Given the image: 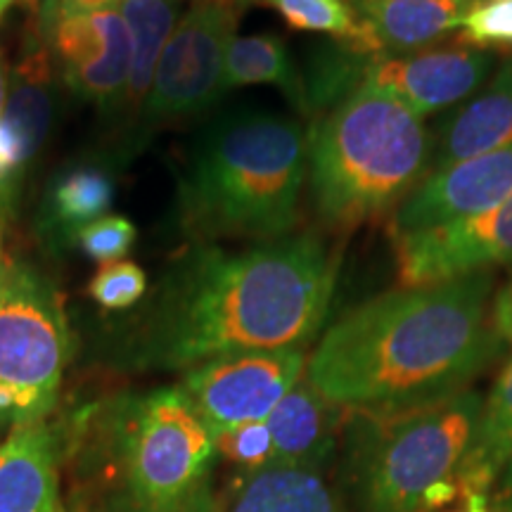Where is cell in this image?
Listing matches in <instances>:
<instances>
[{
    "label": "cell",
    "instance_id": "cell-8",
    "mask_svg": "<svg viewBox=\"0 0 512 512\" xmlns=\"http://www.w3.org/2000/svg\"><path fill=\"white\" fill-rule=\"evenodd\" d=\"M235 29L238 8L223 3H197L178 19L138 112L145 133L152 126L204 114L226 95L223 74Z\"/></svg>",
    "mask_w": 512,
    "mask_h": 512
},
{
    "label": "cell",
    "instance_id": "cell-38",
    "mask_svg": "<svg viewBox=\"0 0 512 512\" xmlns=\"http://www.w3.org/2000/svg\"><path fill=\"white\" fill-rule=\"evenodd\" d=\"M62 512H69V510H64V508H62Z\"/></svg>",
    "mask_w": 512,
    "mask_h": 512
},
{
    "label": "cell",
    "instance_id": "cell-13",
    "mask_svg": "<svg viewBox=\"0 0 512 512\" xmlns=\"http://www.w3.org/2000/svg\"><path fill=\"white\" fill-rule=\"evenodd\" d=\"M512 197V143L430 174L396 207L389 235H406L482 214Z\"/></svg>",
    "mask_w": 512,
    "mask_h": 512
},
{
    "label": "cell",
    "instance_id": "cell-35",
    "mask_svg": "<svg viewBox=\"0 0 512 512\" xmlns=\"http://www.w3.org/2000/svg\"><path fill=\"white\" fill-rule=\"evenodd\" d=\"M15 3H19V0H0V19H3L5 12H8Z\"/></svg>",
    "mask_w": 512,
    "mask_h": 512
},
{
    "label": "cell",
    "instance_id": "cell-24",
    "mask_svg": "<svg viewBox=\"0 0 512 512\" xmlns=\"http://www.w3.org/2000/svg\"><path fill=\"white\" fill-rule=\"evenodd\" d=\"M88 294L105 311H128L145 299L147 275L136 261H112L95 273Z\"/></svg>",
    "mask_w": 512,
    "mask_h": 512
},
{
    "label": "cell",
    "instance_id": "cell-7",
    "mask_svg": "<svg viewBox=\"0 0 512 512\" xmlns=\"http://www.w3.org/2000/svg\"><path fill=\"white\" fill-rule=\"evenodd\" d=\"M72 358L62 294L46 273L10 259L0 278V422L48 420Z\"/></svg>",
    "mask_w": 512,
    "mask_h": 512
},
{
    "label": "cell",
    "instance_id": "cell-31",
    "mask_svg": "<svg viewBox=\"0 0 512 512\" xmlns=\"http://www.w3.org/2000/svg\"><path fill=\"white\" fill-rule=\"evenodd\" d=\"M460 503L448 512H494L491 510L489 491L479 489H460Z\"/></svg>",
    "mask_w": 512,
    "mask_h": 512
},
{
    "label": "cell",
    "instance_id": "cell-5",
    "mask_svg": "<svg viewBox=\"0 0 512 512\" xmlns=\"http://www.w3.org/2000/svg\"><path fill=\"white\" fill-rule=\"evenodd\" d=\"M313 204L332 230H354L396 211L430 176L432 138L394 95L361 86L311 128Z\"/></svg>",
    "mask_w": 512,
    "mask_h": 512
},
{
    "label": "cell",
    "instance_id": "cell-33",
    "mask_svg": "<svg viewBox=\"0 0 512 512\" xmlns=\"http://www.w3.org/2000/svg\"><path fill=\"white\" fill-rule=\"evenodd\" d=\"M8 95H10V76H8V67H5L3 53H0V117H3L5 105H8Z\"/></svg>",
    "mask_w": 512,
    "mask_h": 512
},
{
    "label": "cell",
    "instance_id": "cell-29",
    "mask_svg": "<svg viewBox=\"0 0 512 512\" xmlns=\"http://www.w3.org/2000/svg\"><path fill=\"white\" fill-rule=\"evenodd\" d=\"M121 0H41L36 10V31L53 27L64 17L88 15V12L117 10Z\"/></svg>",
    "mask_w": 512,
    "mask_h": 512
},
{
    "label": "cell",
    "instance_id": "cell-9",
    "mask_svg": "<svg viewBox=\"0 0 512 512\" xmlns=\"http://www.w3.org/2000/svg\"><path fill=\"white\" fill-rule=\"evenodd\" d=\"M306 351L275 349L223 356L185 370L181 392L214 437L261 422L304 380Z\"/></svg>",
    "mask_w": 512,
    "mask_h": 512
},
{
    "label": "cell",
    "instance_id": "cell-37",
    "mask_svg": "<svg viewBox=\"0 0 512 512\" xmlns=\"http://www.w3.org/2000/svg\"><path fill=\"white\" fill-rule=\"evenodd\" d=\"M3 266H5V261H3V233H0V278H3Z\"/></svg>",
    "mask_w": 512,
    "mask_h": 512
},
{
    "label": "cell",
    "instance_id": "cell-11",
    "mask_svg": "<svg viewBox=\"0 0 512 512\" xmlns=\"http://www.w3.org/2000/svg\"><path fill=\"white\" fill-rule=\"evenodd\" d=\"M38 36L69 91L100 110L124 107L133 43L119 10L64 17Z\"/></svg>",
    "mask_w": 512,
    "mask_h": 512
},
{
    "label": "cell",
    "instance_id": "cell-19",
    "mask_svg": "<svg viewBox=\"0 0 512 512\" xmlns=\"http://www.w3.org/2000/svg\"><path fill=\"white\" fill-rule=\"evenodd\" d=\"M223 512H347V508L320 472L268 467L242 479Z\"/></svg>",
    "mask_w": 512,
    "mask_h": 512
},
{
    "label": "cell",
    "instance_id": "cell-34",
    "mask_svg": "<svg viewBox=\"0 0 512 512\" xmlns=\"http://www.w3.org/2000/svg\"><path fill=\"white\" fill-rule=\"evenodd\" d=\"M197 3H223V5H230V8H240V5L256 3V0H197Z\"/></svg>",
    "mask_w": 512,
    "mask_h": 512
},
{
    "label": "cell",
    "instance_id": "cell-27",
    "mask_svg": "<svg viewBox=\"0 0 512 512\" xmlns=\"http://www.w3.org/2000/svg\"><path fill=\"white\" fill-rule=\"evenodd\" d=\"M460 29V38L477 50L512 48V0H477Z\"/></svg>",
    "mask_w": 512,
    "mask_h": 512
},
{
    "label": "cell",
    "instance_id": "cell-36",
    "mask_svg": "<svg viewBox=\"0 0 512 512\" xmlns=\"http://www.w3.org/2000/svg\"><path fill=\"white\" fill-rule=\"evenodd\" d=\"M19 3H24L31 12L38 10V5H41V0H19Z\"/></svg>",
    "mask_w": 512,
    "mask_h": 512
},
{
    "label": "cell",
    "instance_id": "cell-20",
    "mask_svg": "<svg viewBox=\"0 0 512 512\" xmlns=\"http://www.w3.org/2000/svg\"><path fill=\"white\" fill-rule=\"evenodd\" d=\"M512 456V356L484 401L482 418L470 451L460 465V489L489 491Z\"/></svg>",
    "mask_w": 512,
    "mask_h": 512
},
{
    "label": "cell",
    "instance_id": "cell-6",
    "mask_svg": "<svg viewBox=\"0 0 512 512\" xmlns=\"http://www.w3.org/2000/svg\"><path fill=\"white\" fill-rule=\"evenodd\" d=\"M482 408V396L463 389L399 411L354 413L349 460L361 512H437L456 501Z\"/></svg>",
    "mask_w": 512,
    "mask_h": 512
},
{
    "label": "cell",
    "instance_id": "cell-18",
    "mask_svg": "<svg viewBox=\"0 0 512 512\" xmlns=\"http://www.w3.org/2000/svg\"><path fill=\"white\" fill-rule=\"evenodd\" d=\"M114 185L107 164H72L53 178L41 211V230L50 242H72L83 226L112 207Z\"/></svg>",
    "mask_w": 512,
    "mask_h": 512
},
{
    "label": "cell",
    "instance_id": "cell-4",
    "mask_svg": "<svg viewBox=\"0 0 512 512\" xmlns=\"http://www.w3.org/2000/svg\"><path fill=\"white\" fill-rule=\"evenodd\" d=\"M309 138L297 121L261 110L223 114L192 145L178 185L195 242L278 240L297 226Z\"/></svg>",
    "mask_w": 512,
    "mask_h": 512
},
{
    "label": "cell",
    "instance_id": "cell-3",
    "mask_svg": "<svg viewBox=\"0 0 512 512\" xmlns=\"http://www.w3.org/2000/svg\"><path fill=\"white\" fill-rule=\"evenodd\" d=\"M216 437L178 384L121 392L64 425L69 512H219Z\"/></svg>",
    "mask_w": 512,
    "mask_h": 512
},
{
    "label": "cell",
    "instance_id": "cell-12",
    "mask_svg": "<svg viewBox=\"0 0 512 512\" xmlns=\"http://www.w3.org/2000/svg\"><path fill=\"white\" fill-rule=\"evenodd\" d=\"M486 50H420L411 55H366L358 86H370L401 100L418 117L456 105L477 93L491 72Z\"/></svg>",
    "mask_w": 512,
    "mask_h": 512
},
{
    "label": "cell",
    "instance_id": "cell-14",
    "mask_svg": "<svg viewBox=\"0 0 512 512\" xmlns=\"http://www.w3.org/2000/svg\"><path fill=\"white\" fill-rule=\"evenodd\" d=\"M64 425L12 427L0 444V512H62Z\"/></svg>",
    "mask_w": 512,
    "mask_h": 512
},
{
    "label": "cell",
    "instance_id": "cell-28",
    "mask_svg": "<svg viewBox=\"0 0 512 512\" xmlns=\"http://www.w3.org/2000/svg\"><path fill=\"white\" fill-rule=\"evenodd\" d=\"M29 162L31 159L12 128L0 119V214L8 211L17 200V188L22 185L24 169Z\"/></svg>",
    "mask_w": 512,
    "mask_h": 512
},
{
    "label": "cell",
    "instance_id": "cell-30",
    "mask_svg": "<svg viewBox=\"0 0 512 512\" xmlns=\"http://www.w3.org/2000/svg\"><path fill=\"white\" fill-rule=\"evenodd\" d=\"M491 318H494L498 337L503 342H512V283L498 292V297L491 302Z\"/></svg>",
    "mask_w": 512,
    "mask_h": 512
},
{
    "label": "cell",
    "instance_id": "cell-22",
    "mask_svg": "<svg viewBox=\"0 0 512 512\" xmlns=\"http://www.w3.org/2000/svg\"><path fill=\"white\" fill-rule=\"evenodd\" d=\"M271 83L285 93L302 114H309L306 102L304 76L294 67L287 43L275 34L245 36L230 43L226 57V74H223V91H233L240 86Z\"/></svg>",
    "mask_w": 512,
    "mask_h": 512
},
{
    "label": "cell",
    "instance_id": "cell-21",
    "mask_svg": "<svg viewBox=\"0 0 512 512\" xmlns=\"http://www.w3.org/2000/svg\"><path fill=\"white\" fill-rule=\"evenodd\" d=\"M178 8L181 0H121L119 3L117 10L124 17L133 43L131 76L124 98V107L131 117H138L150 93L159 55L178 24Z\"/></svg>",
    "mask_w": 512,
    "mask_h": 512
},
{
    "label": "cell",
    "instance_id": "cell-16",
    "mask_svg": "<svg viewBox=\"0 0 512 512\" xmlns=\"http://www.w3.org/2000/svg\"><path fill=\"white\" fill-rule=\"evenodd\" d=\"M512 143V62L498 69L489 86L465 102L439 128L432 143L430 174Z\"/></svg>",
    "mask_w": 512,
    "mask_h": 512
},
{
    "label": "cell",
    "instance_id": "cell-17",
    "mask_svg": "<svg viewBox=\"0 0 512 512\" xmlns=\"http://www.w3.org/2000/svg\"><path fill=\"white\" fill-rule=\"evenodd\" d=\"M342 408L325 401L304 380L266 418L273 444V467L323 472L335 448Z\"/></svg>",
    "mask_w": 512,
    "mask_h": 512
},
{
    "label": "cell",
    "instance_id": "cell-26",
    "mask_svg": "<svg viewBox=\"0 0 512 512\" xmlns=\"http://www.w3.org/2000/svg\"><path fill=\"white\" fill-rule=\"evenodd\" d=\"M136 226L121 214H105L74 235V245L95 264L121 261L136 245Z\"/></svg>",
    "mask_w": 512,
    "mask_h": 512
},
{
    "label": "cell",
    "instance_id": "cell-1",
    "mask_svg": "<svg viewBox=\"0 0 512 512\" xmlns=\"http://www.w3.org/2000/svg\"><path fill=\"white\" fill-rule=\"evenodd\" d=\"M337 261L316 235L230 252L195 242L124 332L121 366L185 373L223 356L306 349L328 320Z\"/></svg>",
    "mask_w": 512,
    "mask_h": 512
},
{
    "label": "cell",
    "instance_id": "cell-2",
    "mask_svg": "<svg viewBox=\"0 0 512 512\" xmlns=\"http://www.w3.org/2000/svg\"><path fill=\"white\" fill-rule=\"evenodd\" d=\"M491 275L401 287L339 318L306 358L304 382L349 413L399 411L467 389L501 351Z\"/></svg>",
    "mask_w": 512,
    "mask_h": 512
},
{
    "label": "cell",
    "instance_id": "cell-25",
    "mask_svg": "<svg viewBox=\"0 0 512 512\" xmlns=\"http://www.w3.org/2000/svg\"><path fill=\"white\" fill-rule=\"evenodd\" d=\"M219 458L245 472V477L273 467V444L266 420L247 422L216 437Z\"/></svg>",
    "mask_w": 512,
    "mask_h": 512
},
{
    "label": "cell",
    "instance_id": "cell-32",
    "mask_svg": "<svg viewBox=\"0 0 512 512\" xmlns=\"http://www.w3.org/2000/svg\"><path fill=\"white\" fill-rule=\"evenodd\" d=\"M498 512H512V456L501 475V494H498Z\"/></svg>",
    "mask_w": 512,
    "mask_h": 512
},
{
    "label": "cell",
    "instance_id": "cell-23",
    "mask_svg": "<svg viewBox=\"0 0 512 512\" xmlns=\"http://www.w3.org/2000/svg\"><path fill=\"white\" fill-rule=\"evenodd\" d=\"M297 31L328 34L339 43L356 48L361 31L349 0H264Z\"/></svg>",
    "mask_w": 512,
    "mask_h": 512
},
{
    "label": "cell",
    "instance_id": "cell-10",
    "mask_svg": "<svg viewBox=\"0 0 512 512\" xmlns=\"http://www.w3.org/2000/svg\"><path fill=\"white\" fill-rule=\"evenodd\" d=\"M392 242L401 287L448 283L512 264V197L467 219L394 235Z\"/></svg>",
    "mask_w": 512,
    "mask_h": 512
},
{
    "label": "cell",
    "instance_id": "cell-15",
    "mask_svg": "<svg viewBox=\"0 0 512 512\" xmlns=\"http://www.w3.org/2000/svg\"><path fill=\"white\" fill-rule=\"evenodd\" d=\"M477 0H349L363 55H411L460 27Z\"/></svg>",
    "mask_w": 512,
    "mask_h": 512
}]
</instances>
